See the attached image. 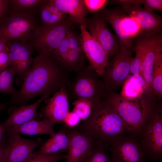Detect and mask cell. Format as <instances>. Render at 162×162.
Listing matches in <instances>:
<instances>
[{"label":"cell","mask_w":162,"mask_h":162,"mask_svg":"<svg viewBox=\"0 0 162 162\" xmlns=\"http://www.w3.org/2000/svg\"><path fill=\"white\" fill-rule=\"evenodd\" d=\"M7 45L10 66L14 70L16 74L23 79L34 59L32 56L33 46L27 42H12Z\"/></svg>","instance_id":"14"},{"label":"cell","mask_w":162,"mask_h":162,"mask_svg":"<svg viewBox=\"0 0 162 162\" xmlns=\"http://www.w3.org/2000/svg\"><path fill=\"white\" fill-rule=\"evenodd\" d=\"M8 51V49L6 44L0 40V52L3 51Z\"/></svg>","instance_id":"42"},{"label":"cell","mask_w":162,"mask_h":162,"mask_svg":"<svg viewBox=\"0 0 162 162\" xmlns=\"http://www.w3.org/2000/svg\"><path fill=\"white\" fill-rule=\"evenodd\" d=\"M69 139L66 162H82L92 152L95 140L89 134L76 127H63Z\"/></svg>","instance_id":"11"},{"label":"cell","mask_w":162,"mask_h":162,"mask_svg":"<svg viewBox=\"0 0 162 162\" xmlns=\"http://www.w3.org/2000/svg\"><path fill=\"white\" fill-rule=\"evenodd\" d=\"M32 64L11 102L22 105L38 95L54 94L68 82L67 69L52 54L39 53Z\"/></svg>","instance_id":"1"},{"label":"cell","mask_w":162,"mask_h":162,"mask_svg":"<svg viewBox=\"0 0 162 162\" xmlns=\"http://www.w3.org/2000/svg\"><path fill=\"white\" fill-rule=\"evenodd\" d=\"M82 50H70L55 58L66 69L76 72L82 68L85 57Z\"/></svg>","instance_id":"23"},{"label":"cell","mask_w":162,"mask_h":162,"mask_svg":"<svg viewBox=\"0 0 162 162\" xmlns=\"http://www.w3.org/2000/svg\"><path fill=\"white\" fill-rule=\"evenodd\" d=\"M3 162H25L30 159L34 150L42 144V140L32 141L23 138L19 134H8Z\"/></svg>","instance_id":"13"},{"label":"cell","mask_w":162,"mask_h":162,"mask_svg":"<svg viewBox=\"0 0 162 162\" xmlns=\"http://www.w3.org/2000/svg\"><path fill=\"white\" fill-rule=\"evenodd\" d=\"M121 4L123 10L137 21L141 28V34H152L160 32L161 30L162 20L160 16L148 12L139 5L128 3Z\"/></svg>","instance_id":"16"},{"label":"cell","mask_w":162,"mask_h":162,"mask_svg":"<svg viewBox=\"0 0 162 162\" xmlns=\"http://www.w3.org/2000/svg\"><path fill=\"white\" fill-rule=\"evenodd\" d=\"M95 72L90 66L76 72L77 75L72 82L66 85L68 93L75 100L84 99L92 104L100 100V88L94 76Z\"/></svg>","instance_id":"7"},{"label":"cell","mask_w":162,"mask_h":162,"mask_svg":"<svg viewBox=\"0 0 162 162\" xmlns=\"http://www.w3.org/2000/svg\"><path fill=\"white\" fill-rule=\"evenodd\" d=\"M75 127L109 145L126 133H132L117 112L106 101L100 100L92 104L89 117Z\"/></svg>","instance_id":"2"},{"label":"cell","mask_w":162,"mask_h":162,"mask_svg":"<svg viewBox=\"0 0 162 162\" xmlns=\"http://www.w3.org/2000/svg\"><path fill=\"white\" fill-rule=\"evenodd\" d=\"M66 36L70 50H82L81 36L78 35L70 30Z\"/></svg>","instance_id":"35"},{"label":"cell","mask_w":162,"mask_h":162,"mask_svg":"<svg viewBox=\"0 0 162 162\" xmlns=\"http://www.w3.org/2000/svg\"><path fill=\"white\" fill-rule=\"evenodd\" d=\"M38 26L35 13L23 14L11 11L0 22V40L6 44L27 42Z\"/></svg>","instance_id":"4"},{"label":"cell","mask_w":162,"mask_h":162,"mask_svg":"<svg viewBox=\"0 0 162 162\" xmlns=\"http://www.w3.org/2000/svg\"><path fill=\"white\" fill-rule=\"evenodd\" d=\"M131 52L120 47L111 63L109 62L103 74L108 88H115L123 85L129 77L130 65L134 58Z\"/></svg>","instance_id":"9"},{"label":"cell","mask_w":162,"mask_h":162,"mask_svg":"<svg viewBox=\"0 0 162 162\" xmlns=\"http://www.w3.org/2000/svg\"><path fill=\"white\" fill-rule=\"evenodd\" d=\"M5 149V145L0 143V162H3Z\"/></svg>","instance_id":"41"},{"label":"cell","mask_w":162,"mask_h":162,"mask_svg":"<svg viewBox=\"0 0 162 162\" xmlns=\"http://www.w3.org/2000/svg\"><path fill=\"white\" fill-rule=\"evenodd\" d=\"M46 2L40 7V16L42 26H53L60 23L65 19V18L58 16L51 11L47 8L46 4Z\"/></svg>","instance_id":"31"},{"label":"cell","mask_w":162,"mask_h":162,"mask_svg":"<svg viewBox=\"0 0 162 162\" xmlns=\"http://www.w3.org/2000/svg\"><path fill=\"white\" fill-rule=\"evenodd\" d=\"M134 50L136 52L134 58L132 60L130 67V75H138L142 66L143 58V51L142 46L136 40L134 46Z\"/></svg>","instance_id":"32"},{"label":"cell","mask_w":162,"mask_h":162,"mask_svg":"<svg viewBox=\"0 0 162 162\" xmlns=\"http://www.w3.org/2000/svg\"><path fill=\"white\" fill-rule=\"evenodd\" d=\"M109 148L107 143L95 140L92 152L82 162H112L109 154Z\"/></svg>","instance_id":"24"},{"label":"cell","mask_w":162,"mask_h":162,"mask_svg":"<svg viewBox=\"0 0 162 162\" xmlns=\"http://www.w3.org/2000/svg\"><path fill=\"white\" fill-rule=\"evenodd\" d=\"M80 120L79 117L75 112H69L62 122L68 127L74 128L79 124Z\"/></svg>","instance_id":"36"},{"label":"cell","mask_w":162,"mask_h":162,"mask_svg":"<svg viewBox=\"0 0 162 162\" xmlns=\"http://www.w3.org/2000/svg\"><path fill=\"white\" fill-rule=\"evenodd\" d=\"M70 50L68 39L66 36L58 48L53 52L52 55L54 58H57L67 53Z\"/></svg>","instance_id":"38"},{"label":"cell","mask_w":162,"mask_h":162,"mask_svg":"<svg viewBox=\"0 0 162 162\" xmlns=\"http://www.w3.org/2000/svg\"><path fill=\"white\" fill-rule=\"evenodd\" d=\"M53 125L47 119L43 118L41 121L32 120L20 125L1 128L8 134H47L52 136L56 133Z\"/></svg>","instance_id":"20"},{"label":"cell","mask_w":162,"mask_h":162,"mask_svg":"<svg viewBox=\"0 0 162 162\" xmlns=\"http://www.w3.org/2000/svg\"><path fill=\"white\" fill-rule=\"evenodd\" d=\"M2 130V129L1 128V126H0V135L1 133V132Z\"/></svg>","instance_id":"44"},{"label":"cell","mask_w":162,"mask_h":162,"mask_svg":"<svg viewBox=\"0 0 162 162\" xmlns=\"http://www.w3.org/2000/svg\"><path fill=\"white\" fill-rule=\"evenodd\" d=\"M50 95L44 94L37 101L29 105H22L14 109L9 117L1 125V128L16 126L28 121L36 120L37 109L39 105Z\"/></svg>","instance_id":"19"},{"label":"cell","mask_w":162,"mask_h":162,"mask_svg":"<svg viewBox=\"0 0 162 162\" xmlns=\"http://www.w3.org/2000/svg\"><path fill=\"white\" fill-rule=\"evenodd\" d=\"M82 49L90 66L97 74L102 76L109 62L108 54L101 44L88 31L85 25L80 26Z\"/></svg>","instance_id":"12"},{"label":"cell","mask_w":162,"mask_h":162,"mask_svg":"<svg viewBox=\"0 0 162 162\" xmlns=\"http://www.w3.org/2000/svg\"><path fill=\"white\" fill-rule=\"evenodd\" d=\"M143 4L145 9L149 12H153L154 10L162 11V0H143Z\"/></svg>","instance_id":"37"},{"label":"cell","mask_w":162,"mask_h":162,"mask_svg":"<svg viewBox=\"0 0 162 162\" xmlns=\"http://www.w3.org/2000/svg\"><path fill=\"white\" fill-rule=\"evenodd\" d=\"M10 0H0V20L8 10Z\"/></svg>","instance_id":"40"},{"label":"cell","mask_w":162,"mask_h":162,"mask_svg":"<svg viewBox=\"0 0 162 162\" xmlns=\"http://www.w3.org/2000/svg\"><path fill=\"white\" fill-rule=\"evenodd\" d=\"M122 33L126 37L133 40L141 33L140 26L136 20L128 15L126 16L120 23Z\"/></svg>","instance_id":"29"},{"label":"cell","mask_w":162,"mask_h":162,"mask_svg":"<svg viewBox=\"0 0 162 162\" xmlns=\"http://www.w3.org/2000/svg\"><path fill=\"white\" fill-rule=\"evenodd\" d=\"M95 14L111 25L116 33L120 47L131 51L134 49L133 40L124 35L120 27V22L127 15L122 9L104 8Z\"/></svg>","instance_id":"18"},{"label":"cell","mask_w":162,"mask_h":162,"mask_svg":"<svg viewBox=\"0 0 162 162\" xmlns=\"http://www.w3.org/2000/svg\"><path fill=\"white\" fill-rule=\"evenodd\" d=\"M73 22L70 17L56 24L38 25L30 40L38 53L51 55L66 37Z\"/></svg>","instance_id":"5"},{"label":"cell","mask_w":162,"mask_h":162,"mask_svg":"<svg viewBox=\"0 0 162 162\" xmlns=\"http://www.w3.org/2000/svg\"><path fill=\"white\" fill-rule=\"evenodd\" d=\"M73 111L76 113L81 120H86L90 116L92 110L91 102L87 99H80L75 100L73 103Z\"/></svg>","instance_id":"30"},{"label":"cell","mask_w":162,"mask_h":162,"mask_svg":"<svg viewBox=\"0 0 162 162\" xmlns=\"http://www.w3.org/2000/svg\"><path fill=\"white\" fill-rule=\"evenodd\" d=\"M5 108V105L3 104L0 103V111L4 110Z\"/></svg>","instance_id":"43"},{"label":"cell","mask_w":162,"mask_h":162,"mask_svg":"<svg viewBox=\"0 0 162 162\" xmlns=\"http://www.w3.org/2000/svg\"><path fill=\"white\" fill-rule=\"evenodd\" d=\"M137 40L143 51L142 66L140 74L144 79L145 88H152L153 69L155 58L162 51V36L160 32L152 34H141Z\"/></svg>","instance_id":"8"},{"label":"cell","mask_w":162,"mask_h":162,"mask_svg":"<svg viewBox=\"0 0 162 162\" xmlns=\"http://www.w3.org/2000/svg\"><path fill=\"white\" fill-rule=\"evenodd\" d=\"M68 112V96L64 86L48 101L42 110L40 116L54 124L62 122Z\"/></svg>","instance_id":"17"},{"label":"cell","mask_w":162,"mask_h":162,"mask_svg":"<svg viewBox=\"0 0 162 162\" xmlns=\"http://www.w3.org/2000/svg\"><path fill=\"white\" fill-rule=\"evenodd\" d=\"M127 99L121 94L111 95L106 102L118 114L134 135L142 134L154 109L140 98Z\"/></svg>","instance_id":"3"},{"label":"cell","mask_w":162,"mask_h":162,"mask_svg":"<svg viewBox=\"0 0 162 162\" xmlns=\"http://www.w3.org/2000/svg\"><path fill=\"white\" fill-rule=\"evenodd\" d=\"M142 148L152 161L160 160L162 155V116L160 109L154 110L142 133Z\"/></svg>","instance_id":"6"},{"label":"cell","mask_w":162,"mask_h":162,"mask_svg":"<svg viewBox=\"0 0 162 162\" xmlns=\"http://www.w3.org/2000/svg\"><path fill=\"white\" fill-rule=\"evenodd\" d=\"M16 72L10 66L0 70V92L14 95L16 93L13 86Z\"/></svg>","instance_id":"27"},{"label":"cell","mask_w":162,"mask_h":162,"mask_svg":"<svg viewBox=\"0 0 162 162\" xmlns=\"http://www.w3.org/2000/svg\"><path fill=\"white\" fill-rule=\"evenodd\" d=\"M48 0H11V11L23 14L35 13L38 8Z\"/></svg>","instance_id":"25"},{"label":"cell","mask_w":162,"mask_h":162,"mask_svg":"<svg viewBox=\"0 0 162 162\" xmlns=\"http://www.w3.org/2000/svg\"><path fill=\"white\" fill-rule=\"evenodd\" d=\"M10 66V60L8 51L0 52V70L4 69Z\"/></svg>","instance_id":"39"},{"label":"cell","mask_w":162,"mask_h":162,"mask_svg":"<svg viewBox=\"0 0 162 162\" xmlns=\"http://www.w3.org/2000/svg\"><path fill=\"white\" fill-rule=\"evenodd\" d=\"M158 162H162L161 159V158L160 159L159 161Z\"/></svg>","instance_id":"45"},{"label":"cell","mask_w":162,"mask_h":162,"mask_svg":"<svg viewBox=\"0 0 162 162\" xmlns=\"http://www.w3.org/2000/svg\"><path fill=\"white\" fill-rule=\"evenodd\" d=\"M112 162H146L147 156L134 137L122 136L110 145Z\"/></svg>","instance_id":"10"},{"label":"cell","mask_w":162,"mask_h":162,"mask_svg":"<svg viewBox=\"0 0 162 162\" xmlns=\"http://www.w3.org/2000/svg\"><path fill=\"white\" fill-rule=\"evenodd\" d=\"M106 22L94 14L87 20L86 26L93 36L102 46L109 57L115 55L120 46L116 36L108 28Z\"/></svg>","instance_id":"15"},{"label":"cell","mask_w":162,"mask_h":162,"mask_svg":"<svg viewBox=\"0 0 162 162\" xmlns=\"http://www.w3.org/2000/svg\"><path fill=\"white\" fill-rule=\"evenodd\" d=\"M68 155L58 152L48 155H37L33 153L32 157L25 162H58L67 159Z\"/></svg>","instance_id":"33"},{"label":"cell","mask_w":162,"mask_h":162,"mask_svg":"<svg viewBox=\"0 0 162 162\" xmlns=\"http://www.w3.org/2000/svg\"><path fill=\"white\" fill-rule=\"evenodd\" d=\"M152 88L154 94L159 97L162 95V54L158 53L154 63Z\"/></svg>","instance_id":"28"},{"label":"cell","mask_w":162,"mask_h":162,"mask_svg":"<svg viewBox=\"0 0 162 162\" xmlns=\"http://www.w3.org/2000/svg\"><path fill=\"white\" fill-rule=\"evenodd\" d=\"M69 139L63 127L44 143L38 151L34 152L37 155H48L58 152L61 150H68Z\"/></svg>","instance_id":"22"},{"label":"cell","mask_w":162,"mask_h":162,"mask_svg":"<svg viewBox=\"0 0 162 162\" xmlns=\"http://www.w3.org/2000/svg\"><path fill=\"white\" fill-rule=\"evenodd\" d=\"M49 3L66 14L73 22L86 26V16L88 11L80 0H50Z\"/></svg>","instance_id":"21"},{"label":"cell","mask_w":162,"mask_h":162,"mask_svg":"<svg viewBox=\"0 0 162 162\" xmlns=\"http://www.w3.org/2000/svg\"><path fill=\"white\" fill-rule=\"evenodd\" d=\"M123 86L121 95L127 99H134L140 97L144 89L140 82L130 75Z\"/></svg>","instance_id":"26"},{"label":"cell","mask_w":162,"mask_h":162,"mask_svg":"<svg viewBox=\"0 0 162 162\" xmlns=\"http://www.w3.org/2000/svg\"><path fill=\"white\" fill-rule=\"evenodd\" d=\"M85 7L88 11L98 12L104 8L108 1L106 0H81Z\"/></svg>","instance_id":"34"}]
</instances>
